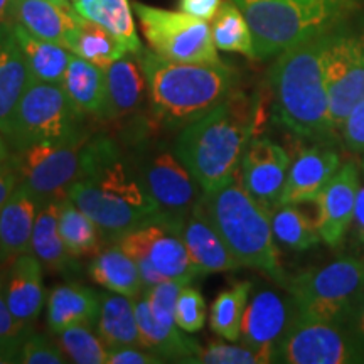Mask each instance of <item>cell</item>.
Wrapping results in <instances>:
<instances>
[{
    "label": "cell",
    "mask_w": 364,
    "mask_h": 364,
    "mask_svg": "<svg viewBox=\"0 0 364 364\" xmlns=\"http://www.w3.org/2000/svg\"><path fill=\"white\" fill-rule=\"evenodd\" d=\"M220 4L221 0H179V9L199 19L211 21Z\"/></svg>",
    "instance_id": "46"
},
{
    "label": "cell",
    "mask_w": 364,
    "mask_h": 364,
    "mask_svg": "<svg viewBox=\"0 0 364 364\" xmlns=\"http://www.w3.org/2000/svg\"><path fill=\"white\" fill-rule=\"evenodd\" d=\"M88 132L73 139L39 142L14 150L9 157L21 184L29 188L41 201H61L76 181Z\"/></svg>",
    "instance_id": "10"
},
{
    "label": "cell",
    "mask_w": 364,
    "mask_h": 364,
    "mask_svg": "<svg viewBox=\"0 0 364 364\" xmlns=\"http://www.w3.org/2000/svg\"><path fill=\"white\" fill-rule=\"evenodd\" d=\"M196 363L203 364H268L267 356L245 343L235 344V341H215L201 349Z\"/></svg>",
    "instance_id": "39"
},
{
    "label": "cell",
    "mask_w": 364,
    "mask_h": 364,
    "mask_svg": "<svg viewBox=\"0 0 364 364\" xmlns=\"http://www.w3.org/2000/svg\"><path fill=\"white\" fill-rule=\"evenodd\" d=\"M324 71L332 134L339 136L346 118L364 100V39L336 29L326 33Z\"/></svg>",
    "instance_id": "11"
},
{
    "label": "cell",
    "mask_w": 364,
    "mask_h": 364,
    "mask_svg": "<svg viewBox=\"0 0 364 364\" xmlns=\"http://www.w3.org/2000/svg\"><path fill=\"white\" fill-rule=\"evenodd\" d=\"M71 4L81 17L97 22L124 41L129 53H142L144 46L136 34L129 0H71Z\"/></svg>",
    "instance_id": "32"
},
{
    "label": "cell",
    "mask_w": 364,
    "mask_h": 364,
    "mask_svg": "<svg viewBox=\"0 0 364 364\" xmlns=\"http://www.w3.org/2000/svg\"><path fill=\"white\" fill-rule=\"evenodd\" d=\"M68 198L113 240L162 215L139 171L122 156L110 136H90Z\"/></svg>",
    "instance_id": "1"
},
{
    "label": "cell",
    "mask_w": 364,
    "mask_h": 364,
    "mask_svg": "<svg viewBox=\"0 0 364 364\" xmlns=\"http://www.w3.org/2000/svg\"><path fill=\"white\" fill-rule=\"evenodd\" d=\"M88 272L91 279L110 292L127 295L130 299L140 297L145 292L139 267L118 243L100 252L91 260Z\"/></svg>",
    "instance_id": "29"
},
{
    "label": "cell",
    "mask_w": 364,
    "mask_h": 364,
    "mask_svg": "<svg viewBox=\"0 0 364 364\" xmlns=\"http://www.w3.org/2000/svg\"><path fill=\"white\" fill-rule=\"evenodd\" d=\"M78 16L71 0H17L14 22L41 39L66 48Z\"/></svg>",
    "instance_id": "24"
},
{
    "label": "cell",
    "mask_w": 364,
    "mask_h": 364,
    "mask_svg": "<svg viewBox=\"0 0 364 364\" xmlns=\"http://www.w3.org/2000/svg\"><path fill=\"white\" fill-rule=\"evenodd\" d=\"M68 97L85 115L105 118L107 112V76L105 68L71 53L70 65L63 78Z\"/></svg>",
    "instance_id": "27"
},
{
    "label": "cell",
    "mask_w": 364,
    "mask_h": 364,
    "mask_svg": "<svg viewBox=\"0 0 364 364\" xmlns=\"http://www.w3.org/2000/svg\"><path fill=\"white\" fill-rule=\"evenodd\" d=\"M6 299L14 316L33 326L46 304L44 267L34 255L24 253L9 263Z\"/></svg>",
    "instance_id": "22"
},
{
    "label": "cell",
    "mask_w": 364,
    "mask_h": 364,
    "mask_svg": "<svg viewBox=\"0 0 364 364\" xmlns=\"http://www.w3.org/2000/svg\"><path fill=\"white\" fill-rule=\"evenodd\" d=\"M11 157V152H9V144L6 140V135L0 130V162H6Z\"/></svg>",
    "instance_id": "52"
},
{
    "label": "cell",
    "mask_w": 364,
    "mask_h": 364,
    "mask_svg": "<svg viewBox=\"0 0 364 364\" xmlns=\"http://www.w3.org/2000/svg\"><path fill=\"white\" fill-rule=\"evenodd\" d=\"M201 204L240 267L260 270L285 287L289 277L280 263L270 209L245 189L240 172L221 189L204 194Z\"/></svg>",
    "instance_id": "5"
},
{
    "label": "cell",
    "mask_w": 364,
    "mask_h": 364,
    "mask_svg": "<svg viewBox=\"0 0 364 364\" xmlns=\"http://www.w3.org/2000/svg\"><path fill=\"white\" fill-rule=\"evenodd\" d=\"M285 289L295 317L346 326L364 295V262L354 257L336 258L289 277Z\"/></svg>",
    "instance_id": "7"
},
{
    "label": "cell",
    "mask_w": 364,
    "mask_h": 364,
    "mask_svg": "<svg viewBox=\"0 0 364 364\" xmlns=\"http://www.w3.org/2000/svg\"><path fill=\"white\" fill-rule=\"evenodd\" d=\"M46 322L53 334H61L71 326H91L98 321L102 295L80 284L54 287L49 294Z\"/></svg>",
    "instance_id": "25"
},
{
    "label": "cell",
    "mask_w": 364,
    "mask_h": 364,
    "mask_svg": "<svg viewBox=\"0 0 364 364\" xmlns=\"http://www.w3.org/2000/svg\"><path fill=\"white\" fill-rule=\"evenodd\" d=\"M270 220L275 241L294 252H306L322 240L316 216H309L299 204H279L270 209Z\"/></svg>",
    "instance_id": "34"
},
{
    "label": "cell",
    "mask_w": 364,
    "mask_h": 364,
    "mask_svg": "<svg viewBox=\"0 0 364 364\" xmlns=\"http://www.w3.org/2000/svg\"><path fill=\"white\" fill-rule=\"evenodd\" d=\"M33 326L24 324L14 316L6 299V279L0 275V344L22 346Z\"/></svg>",
    "instance_id": "43"
},
{
    "label": "cell",
    "mask_w": 364,
    "mask_h": 364,
    "mask_svg": "<svg viewBox=\"0 0 364 364\" xmlns=\"http://www.w3.org/2000/svg\"><path fill=\"white\" fill-rule=\"evenodd\" d=\"M363 169H364V166H363Z\"/></svg>",
    "instance_id": "54"
},
{
    "label": "cell",
    "mask_w": 364,
    "mask_h": 364,
    "mask_svg": "<svg viewBox=\"0 0 364 364\" xmlns=\"http://www.w3.org/2000/svg\"><path fill=\"white\" fill-rule=\"evenodd\" d=\"M66 49L102 68H107L129 53L120 38L105 29L103 26L81 16H78L75 29L68 38Z\"/></svg>",
    "instance_id": "31"
},
{
    "label": "cell",
    "mask_w": 364,
    "mask_h": 364,
    "mask_svg": "<svg viewBox=\"0 0 364 364\" xmlns=\"http://www.w3.org/2000/svg\"><path fill=\"white\" fill-rule=\"evenodd\" d=\"M17 186H19V177L11 161L0 162V208L7 203Z\"/></svg>",
    "instance_id": "47"
},
{
    "label": "cell",
    "mask_w": 364,
    "mask_h": 364,
    "mask_svg": "<svg viewBox=\"0 0 364 364\" xmlns=\"http://www.w3.org/2000/svg\"><path fill=\"white\" fill-rule=\"evenodd\" d=\"M149 48L177 63H220L213 43L211 24L184 11H166L145 4H132Z\"/></svg>",
    "instance_id": "9"
},
{
    "label": "cell",
    "mask_w": 364,
    "mask_h": 364,
    "mask_svg": "<svg viewBox=\"0 0 364 364\" xmlns=\"http://www.w3.org/2000/svg\"><path fill=\"white\" fill-rule=\"evenodd\" d=\"M139 174L164 215L176 220H184L204 198L201 186L174 150H152L144 157Z\"/></svg>",
    "instance_id": "14"
},
{
    "label": "cell",
    "mask_w": 364,
    "mask_h": 364,
    "mask_svg": "<svg viewBox=\"0 0 364 364\" xmlns=\"http://www.w3.org/2000/svg\"><path fill=\"white\" fill-rule=\"evenodd\" d=\"M59 201H46L41 206L31 238L29 253L51 272H66L71 267V255L59 235Z\"/></svg>",
    "instance_id": "33"
},
{
    "label": "cell",
    "mask_w": 364,
    "mask_h": 364,
    "mask_svg": "<svg viewBox=\"0 0 364 364\" xmlns=\"http://www.w3.org/2000/svg\"><path fill=\"white\" fill-rule=\"evenodd\" d=\"M275 363L358 364L364 363V353L344 326L295 317L277 348Z\"/></svg>",
    "instance_id": "12"
},
{
    "label": "cell",
    "mask_w": 364,
    "mask_h": 364,
    "mask_svg": "<svg viewBox=\"0 0 364 364\" xmlns=\"http://www.w3.org/2000/svg\"><path fill=\"white\" fill-rule=\"evenodd\" d=\"M12 24L14 33H16L22 53H24L27 68H29L31 81L61 85L68 65H70L71 53L65 46L31 34L21 24H16V22Z\"/></svg>",
    "instance_id": "30"
},
{
    "label": "cell",
    "mask_w": 364,
    "mask_h": 364,
    "mask_svg": "<svg viewBox=\"0 0 364 364\" xmlns=\"http://www.w3.org/2000/svg\"><path fill=\"white\" fill-rule=\"evenodd\" d=\"M16 2H17V0H0V24L14 22Z\"/></svg>",
    "instance_id": "51"
},
{
    "label": "cell",
    "mask_w": 364,
    "mask_h": 364,
    "mask_svg": "<svg viewBox=\"0 0 364 364\" xmlns=\"http://www.w3.org/2000/svg\"><path fill=\"white\" fill-rule=\"evenodd\" d=\"M97 334L108 349L124 348V346L145 349L139 322H136L135 299L110 292V290L102 294Z\"/></svg>",
    "instance_id": "28"
},
{
    "label": "cell",
    "mask_w": 364,
    "mask_h": 364,
    "mask_svg": "<svg viewBox=\"0 0 364 364\" xmlns=\"http://www.w3.org/2000/svg\"><path fill=\"white\" fill-rule=\"evenodd\" d=\"M341 140L353 154L364 152V100L353 108L341 129Z\"/></svg>",
    "instance_id": "44"
},
{
    "label": "cell",
    "mask_w": 364,
    "mask_h": 364,
    "mask_svg": "<svg viewBox=\"0 0 364 364\" xmlns=\"http://www.w3.org/2000/svg\"><path fill=\"white\" fill-rule=\"evenodd\" d=\"M211 34L213 43L220 51L238 53L255 59L252 29L233 0H221L211 19Z\"/></svg>",
    "instance_id": "35"
},
{
    "label": "cell",
    "mask_w": 364,
    "mask_h": 364,
    "mask_svg": "<svg viewBox=\"0 0 364 364\" xmlns=\"http://www.w3.org/2000/svg\"><path fill=\"white\" fill-rule=\"evenodd\" d=\"M58 336L59 348L63 349L66 358H70L71 363L107 364L108 348L100 339V336L91 332L90 326H71Z\"/></svg>",
    "instance_id": "38"
},
{
    "label": "cell",
    "mask_w": 364,
    "mask_h": 364,
    "mask_svg": "<svg viewBox=\"0 0 364 364\" xmlns=\"http://www.w3.org/2000/svg\"><path fill=\"white\" fill-rule=\"evenodd\" d=\"M166 363L157 354H154L149 349L132 348V346H124V348H110L108 349L107 364H161Z\"/></svg>",
    "instance_id": "45"
},
{
    "label": "cell",
    "mask_w": 364,
    "mask_h": 364,
    "mask_svg": "<svg viewBox=\"0 0 364 364\" xmlns=\"http://www.w3.org/2000/svg\"><path fill=\"white\" fill-rule=\"evenodd\" d=\"M58 226L71 257H85L98 250L100 228L70 198L59 201Z\"/></svg>",
    "instance_id": "37"
},
{
    "label": "cell",
    "mask_w": 364,
    "mask_h": 364,
    "mask_svg": "<svg viewBox=\"0 0 364 364\" xmlns=\"http://www.w3.org/2000/svg\"><path fill=\"white\" fill-rule=\"evenodd\" d=\"M250 290H252V282H236L230 289L223 290L213 302L209 326L215 334L225 341H235V343L240 341Z\"/></svg>",
    "instance_id": "36"
},
{
    "label": "cell",
    "mask_w": 364,
    "mask_h": 364,
    "mask_svg": "<svg viewBox=\"0 0 364 364\" xmlns=\"http://www.w3.org/2000/svg\"><path fill=\"white\" fill-rule=\"evenodd\" d=\"M255 118V102L235 90L215 110L182 127L174 152L204 194L221 189L240 172L241 159L253 136Z\"/></svg>",
    "instance_id": "2"
},
{
    "label": "cell",
    "mask_w": 364,
    "mask_h": 364,
    "mask_svg": "<svg viewBox=\"0 0 364 364\" xmlns=\"http://www.w3.org/2000/svg\"><path fill=\"white\" fill-rule=\"evenodd\" d=\"M188 280H174L166 279L159 282L154 287L145 290V297L149 300L150 311L154 317L164 326H177L176 324V304L179 299L181 290L189 285Z\"/></svg>",
    "instance_id": "40"
},
{
    "label": "cell",
    "mask_w": 364,
    "mask_h": 364,
    "mask_svg": "<svg viewBox=\"0 0 364 364\" xmlns=\"http://www.w3.org/2000/svg\"><path fill=\"white\" fill-rule=\"evenodd\" d=\"M248 21L255 59L331 33L361 7L359 0H233Z\"/></svg>",
    "instance_id": "6"
},
{
    "label": "cell",
    "mask_w": 364,
    "mask_h": 364,
    "mask_svg": "<svg viewBox=\"0 0 364 364\" xmlns=\"http://www.w3.org/2000/svg\"><path fill=\"white\" fill-rule=\"evenodd\" d=\"M0 265H4V263H2V260H0Z\"/></svg>",
    "instance_id": "53"
},
{
    "label": "cell",
    "mask_w": 364,
    "mask_h": 364,
    "mask_svg": "<svg viewBox=\"0 0 364 364\" xmlns=\"http://www.w3.org/2000/svg\"><path fill=\"white\" fill-rule=\"evenodd\" d=\"M294 318L295 309L289 295L284 297L275 290H262L248 300L240 341L275 363L277 348Z\"/></svg>",
    "instance_id": "15"
},
{
    "label": "cell",
    "mask_w": 364,
    "mask_h": 364,
    "mask_svg": "<svg viewBox=\"0 0 364 364\" xmlns=\"http://www.w3.org/2000/svg\"><path fill=\"white\" fill-rule=\"evenodd\" d=\"M270 86L282 125L304 139L336 140L324 71V34L280 53L270 70Z\"/></svg>",
    "instance_id": "3"
},
{
    "label": "cell",
    "mask_w": 364,
    "mask_h": 364,
    "mask_svg": "<svg viewBox=\"0 0 364 364\" xmlns=\"http://www.w3.org/2000/svg\"><path fill=\"white\" fill-rule=\"evenodd\" d=\"M290 164V156L282 145L270 139H253L241 159V182L258 203L273 209L279 206Z\"/></svg>",
    "instance_id": "17"
},
{
    "label": "cell",
    "mask_w": 364,
    "mask_h": 364,
    "mask_svg": "<svg viewBox=\"0 0 364 364\" xmlns=\"http://www.w3.org/2000/svg\"><path fill=\"white\" fill-rule=\"evenodd\" d=\"M176 324L189 334L201 331L206 324V300L194 287L186 285L181 290L176 304Z\"/></svg>",
    "instance_id": "41"
},
{
    "label": "cell",
    "mask_w": 364,
    "mask_h": 364,
    "mask_svg": "<svg viewBox=\"0 0 364 364\" xmlns=\"http://www.w3.org/2000/svg\"><path fill=\"white\" fill-rule=\"evenodd\" d=\"M83 115L63 85L31 81L14 110L6 140L14 150H21L39 142L73 139L85 134Z\"/></svg>",
    "instance_id": "8"
},
{
    "label": "cell",
    "mask_w": 364,
    "mask_h": 364,
    "mask_svg": "<svg viewBox=\"0 0 364 364\" xmlns=\"http://www.w3.org/2000/svg\"><path fill=\"white\" fill-rule=\"evenodd\" d=\"M135 314L144 348L157 354L164 361L196 363L201 346L198 341L182 336L177 326H164L154 317L145 294L135 299Z\"/></svg>",
    "instance_id": "26"
},
{
    "label": "cell",
    "mask_w": 364,
    "mask_h": 364,
    "mask_svg": "<svg viewBox=\"0 0 364 364\" xmlns=\"http://www.w3.org/2000/svg\"><path fill=\"white\" fill-rule=\"evenodd\" d=\"M181 236L198 275L231 272L240 267L216 228L209 221L201 203L184 218Z\"/></svg>",
    "instance_id": "19"
},
{
    "label": "cell",
    "mask_w": 364,
    "mask_h": 364,
    "mask_svg": "<svg viewBox=\"0 0 364 364\" xmlns=\"http://www.w3.org/2000/svg\"><path fill=\"white\" fill-rule=\"evenodd\" d=\"M19 353H21V346L0 344V364L19 363Z\"/></svg>",
    "instance_id": "50"
},
{
    "label": "cell",
    "mask_w": 364,
    "mask_h": 364,
    "mask_svg": "<svg viewBox=\"0 0 364 364\" xmlns=\"http://www.w3.org/2000/svg\"><path fill=\"white\" fill-rule=\"evenodd\" d=\"M182 221L162 213L156 221L129 231L117 243L132 258H145L152 263L164 279L193 282L199 275L181 236Z\"/></svg>",
    "instance_id": "13"
},
{
    "label": "cell",
    "mask_w": 364,
    "mask_h": 364,
    "mask_svg": "<svg viewBox=\"0 0 364 364\" xmlns=\"http://www.w3.org/2000/svg\"><path fill=\"white\" fill-rule=\"evenodd\" d=\"M43 201L24 184L17 186L7 203L0 208V260L11 263L14 258L29 253L36 218Z\"/></svg>",
    "instance_id": "20"
},
{
    "label": "cell",
    "mask_w": 364,
    "mask_h": 364,
    "mask_svg": "<svg viewBox=\"0 0 364 364\" xmlns=\"http://www.w3.org/2000/svg\"><path fill=\"white\" fill-rule=\"evenodd\" d=\"M70 361L59 344L49 341L43 334H33L24 339L21 346L19 363L22 364H65Z\"/></svg>",
    "instance_id": "42"
},
{
    "label": "cell",
    "mask_w": 364,
    "mask_h": 364,
    "mask_svg": "<svg viewBox=\"0 0 364 364\" xmlns=\"http://www.w3.org/2000/svg\"><path fill=\"white\" fill-rule=\"evenodd\" d=\"M139 59L159 124L182 129L220 107L235 91L236 73L223 61L177 63L152 49H142Z\"/></svg>",
    "instance_id": "4"
},
{
    "label": "cell",
    "mask_w": 364,
    "mask_h": 364,
    "mask_svg": "<svg viewBox=\"0 0 364 364\" xmlns=\"http://www.w3.org/2000/svg\"><path fill=\"white\" fill-rule=\"evenodd\" d=\"M341 156L327 145L304 149L290 164L279 204L312 203L339 171Z\"/></svg>",
    "instance_id": "18"
},
{
    "label": "cell",
    "mask_w": 364,
    "mask_h": 364,
    "mask_svg": "<svg viewBox=\"0 0 364 364\" xmlns=\"http://www.w3.org/2000/svg\"><path fill=\"white\" fill-rule=\"evenodd\" d=\"M353 230L359 243L364 247V186L359 188L358 199H356V209H354L353 218Z\"/></svg>",
    "instance_id": "49"
},
{
    "label": "cell",
    "mask_w": 364,
    "mask_h": 364,
    "mask_svg": "<svg viewBox=\"0 0 364 364\" xmlns=\"http://www.w3.org/2000/svg\"><path fill=\"white\" fill-rule=\"evenodd\" d=\"M107 76V112L103 120H120L134 115L149 95V85L139 54L127 53L105 68Z\"/></svg>",
    "instance_id": "21"
},
{
    "label": "cell",
    "mask_w": 364,
    "mask_h": 364,
    "mask_svg": "<svg viewBox=\"0 0 364 364\" xmlns=\"http://www.w3.org/2000/svg\"><path fill=\"white\" fill-rule=\"evenodd\" d=\"M29 83V68L14 24H0V130L4 135H7L14 110Z\"/></svg>",
    "instance_id": "23"
},
{
    "label": "cell",
    "mask_w": 364,
    "mask_h": 364,
    "mask_svg": "<svg viewBox=\"0 0 364 364\" xmlns=\"http://www.w3.org/2000/svg\"><path fill=\"white\" fill-rule=\"evenodd\" d=\"M344 327L349 331V334L353 336V339L356 341V344L364 353V295L359 300V304L353 311L351 317L348 318Z\"/></svg>",
    "instance_id": "48"
},
{
    "label": "cell",
    "mask_w": 364,
    "mask_h": 364,
    "mask_svg": "<svg viewBox=\"0 0 364 364\" xmlns=\"http://www.w3.org/2000/svg\"><path fill=\"white\" fill-rule=\"evenodd\" d=\"M359 188L361 179L358 164L348 161L341 164L339 171L312 201L316 204L318 233L329 247H338L351 228Z\"/></svg>",
    "instance_id": "16"
}]
</instances>
